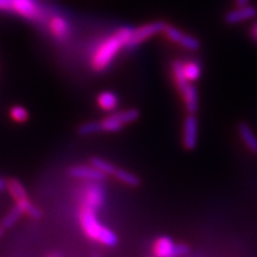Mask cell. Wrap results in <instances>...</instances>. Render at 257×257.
I'll return each instance as SVG.
<instances>
[{"mask_svg": "<svg viewBox=\"0 0 257 257\" xmlns=\"http://www.w3.org/2000/svg\"><path fill=\"white\" fill-rule=\"evenodd\" d=\"M48 29L50 35L57 41H64L69 36L70 27L67 19L61 16H53L48 21Z\"/></svg>", "mask_w": 257, "mask_h": 257, "instance_id": "cell-12", "label": "cell"}, {"mask_svg": "<svg viewBox=\"0 0 257 257\" xmlns=\"http://www.w3.org/2000/svg\"><path fill=\"white\" fill-rule=\"evenodd\" d=\"M163 34H165V36L168 38L169 41H172L173 43L175 44H179V46L184 47L185 49L195 51L200 48V42L198 41V38H195L194 36H191V35L185 34V32L179 30L178 28L173 27V25L166 24Z\"/></svg>", "mask_w": 257, "mask_h": 257, "instance_id": "cell-9", "label": "cell"}, {"mask_svg": "<svg viewBox=\"0 0 257 257\" xmlns=\"http://www.w3.org/2000/svg\"><path fill=\"white\" fill-rule=\"evenodd\" d=\"M189 252L187 244H176L170 237L161 236L153 244V253L155 257H181Z\"/></svg>", "mask_w": 257, "mask_h": 257, "instance_id": "cell-5", "label": "cell"}, {"mask_svg": "<svg viewBox=\"0 0 257 257\" xmlns=\"http://www.w3.org/2000/svg\"><path fill=\"white\" fill-rule=\"evenodd\" d=\"M3 233H4V227H3L2 225H0V238H2V237H3Z\"/></svg>", "mask_w": 257, "mask_h": 257, "instance_id": "cell-28", "label": "cell"}, {"mask_svg": "<svg viewBox=\"0 0 257 257\" xmlns=\"http://www.w3.org/2000/svg\"><path fill=\"white\" fill-rule=\"evenodd\" d=\"M252 35H253V37H255L256 41H257V24L252 29Z\"/></svg>", "mask_w": 257, "mask_h": 257, "instance_id": "cell-27", "label": "cell"}, {"mask_svg": "<svg viewBox=\"0 0 257 257\" xmlns=\"http://www.w3.org/2000/svg\"><path fill=\"white\" fill-rule=\"evenodd\" d=\"M237 130H238V135L244 146L248 148L252 154L257 155V137L252 131V128L246 123H240Z\"/></svg>", "mask_w": 257, "mask_h": 257, "instance_id": "cell-16", "label": "cell"}, {"mask_svg": "<svg viewBox=\"0 0 257 257\" xmlns=\"http://www.w3.org/2000/svg\"><path fill=\"white\" fill-rule=\"evenodd\" d=\"M91 165L94 166L99 172H101L105 176H113L118 167H115L110 161L102 159V157H92Z\"/></svg>", "mask_w": 257, "mask_h": 257, "instance_id": "cell-20", "label": "cell"}, {"mask_svg": "<svg viewBox=\"0 0 257 257\" xmlns=\"http://www.w3.org/2000/svg\"><path fill=\"white\" fill-rule=\"evenodd\" d=\"M182 72L189 82H195L201 76V66L197 61H182Z\"/></svg>", "mask_w": 257, "mask_h": 257, "instance_id": "cell-17", "label": "cell"}, {"mask_svg": "<svg viewBox=\"0 0 257 257\" xmlns=\"http://www.w3.org/2000/svg\"><path fill=\"white\" fill-rule=\"evenodd\" d=\"M98 212L99 211L94 208L79 204L78 221L81 231L92 242L99 243L105 246L117 245V234L99 220Z\"/></svg>", "mask_w": 257, "mask_h": 257, "instance_id": "cell-2", "label": "cell"}, {"mask_svg": "<svg viewBox=\"0 0 257 257\" xmlns=\"http://www.w3.org/2000/svg\"><path fill=\"white\" fill-rule=\"evenodd\" d=\"M48 257H61V256L59 255V253L54 252V253H50V255H49V256H48Z\"/></svg>", "mask_w": 257, "mask_h": 257, "instance_id": "cell-29", "label": "cell"}, {"mask_svg": "<svg viewBox=\"0 0 257 257\" xmlns=\"http://www.w3.org/2000/svg\"><path fill=\"white\" fill-rule=\"evenodd\" d=\"M257 14L256 9L253 6L244 5V6H237L236 10L233 11H230L229 14L225 16V21H226L227 24L234 25L243 23V22L250 21L255 17Z\"/></svg>", "mask_w": 257, "mask_h": 257, "instance_id": "cell-13", "label": "cell"}, {"mask_svg": "<svg viewBox=\"0 0 257 257\" xmlns=\"http://www.w3.org/2000/svg\"><path fill=\"white\" fill-rule=\"evenodd\" d=\"M22 216H24L23 212H22L19 208L14 205V207L10 210L8 213L5 214L4 218H3L2 220V226L4 227V230H8V229H11L12 226H15L16 224L18 223V220L21 219Z\"/></svg>", "mask_w": 257, "mask_h": 257, "instance_id": "cell-21", "label": "cell"}, {"mask_svg": "<svg viewBox=\"0 0 257 257\" xmlns=\"http://www.w3.org/2000/svg\"><path fill=\"white\" fill-rule=\"evenodd\" d=\"M9 12L31 22H40L44 17L43 10L35 0H11Z\"/></svg>", "mask_w": 257, "mask_h": 257, "instance_id": "cell-7", "label": "cell"}, {"mask_svg": "<svg viewBox=\"0 0 257 257\" xmlns=\"http://www.w3.org/2000/svg\"><path fill=\"white\" fill-rule=\"evenodd\" d=\"M9 114H10V118H11V120L17 124H24L27 123L29 119L28 110L21 105L12 106L11 110L9 112Z\"/></svg>", "mask_w": 257, "mask_h": 257, "instance_id": "cell-22", "label": "cell"}, {"mask_svg": "<svg viewBox=\"0 0 257 257\" xmlns=\"http://www.w3.org/2000/svg\"><path fill=\"white\" fill-rule=\"evenodd\" d=\"M11 0H0V12H9Z\"/></svg>", "mask_w": 257, "mask_h": 257, "instance_id": "cell-24", "label": "cell"}, {"mask_svg": "<svg viewBox=\"0 0 257 257\" xmlns=\"http://www.w3.org/2000/svg\"><path fill=\"white\" fill-rule=\"evenodd\" d=\"M131 35H133V29L124 27L113 32L108 37H106L105 40H102L95 47L91 60H89L91 68L96 73L105 72L111 66V63L113 62L118 54L124 48H127Z\"/></svg>", "mask_w": 257, "mask_h": 257, "instance_id": "cell-1", "label": "cell"}, {"mask_svg": "<svg viewBox=\"0 0 257 257\" xmlns=\"http://www.w3.org/2000/svg\"><path fill=\"white\" fill-rule=\"evenodd\" d=\"M5 185H6L5 180H3L2 178H0V191H3V189H5Z\"/></svg>", "mask_w": 257, "mask_h": 257, "instance_id": "cell-26", "label": "cell"}, {"mask_svg": "<svg viewBox=\"0 0 257 257\" xmlns=\"http://www.w3.org/2000/svg\"><path fill=\"white\" fill-rule=\"evenodd\" d=\"M172 75L173 81L175 83V87L180 92L188 85L189 81L186 79L184 72H182V61L175 60L172 64Z\"/></svg>", "mask_w": 257, "mask_h": 257, "instance_id": "cell-18", "label": "cell"}, {"mask_svg": "<svg viewBox=\"0 0 257 257\" xmlns=\"http://www.w3.org/2000/svg\"><path fill=\"white\" fill-rule=\"evenodd\" d=\"M165 28L166 23L157 21L133 29V35H131L130 42H128L127 44V49L137 48L138 46H141V44H143L144 42L149 41L150 38L155 37L160 34H163Z\"/></svg>", "mask_w": 257, "mask_h": 257, "instance_id": "cell-6", "label": "cell"}, {"mask_svg": "<svg viewBox=\"0 0 257 257\" xmlns=\"http://www.w3.org/2000/svg\"><path fill=\"white\" fill-rule=\"evenodd\" d=\"M93 257H99V256H96V255H94V256H93Z\"/></svg>", "mask_w": 257, "mask_h": 257, "instance_id": "cell-30", "label": "cell"}, {"mask_svg": "<svg viewBox=\"0 0 257 257\" xmlns=\"http://www.w3.org/2000/svg\"><path fill=\"white\" fill-rule=\"evenodd\" d=\"M5 189L8 191L10 197L14 199L15 205L19 210L23 212L24 216H28L32 219H40L42 217V212L29 197L27 189L24 185L17 179L6 180Z\"/></svg>", "mask_w": 257, "mask_h": 257, "instance_id": "cell-3", "label": "cell"}, {"mask_svg": "<svg viewBox=\"0 0 257 257\" xmlns=\"http://www.w3.org/2000/svg\"><path fill=\"white\" fill-rule=\"evenodd\" d=\"M78 133L80 136H91L100 133V126H99V121H88V123H83L78 127Z\"/></svg>", "mask_w": 257, "mask_h": 257, "instance_id": "cell-23", "label": "cell"}, {"mask_svg": "<svg viewBox=\"0 0 257 257\" xmlns=\"http://www.w3.org/2000/svg\"><path fill=\"white\" fill-rule=\"evenodd\" d=\"M96 105L104 112H113L119 106V99L115 93L111 91H104L96 96Z\"/></svg>", "mask_w": 257, "mask_h": 257, "instance_id": "cell-15", "label": "cell"}, {"mask_svg": "<svg viewBox=\"0 0 257 257\" xmlns=\"http://www.w3.org/2000/svg\"><path fill=\"white\" fill-rule=\"evenodd\" d=\"M249 0H236V4L237 6H244V5H248Z\"/></svg>", "mask_w": 257, "mask_h": 257, "instance_id": "cell-25", "label": "cell"}, {"mask_svg": "<svg viewBox=\"0 0 257 257\" xmlns=\"http://www.w3.org/2000/svg\"><path fill=\"white\" fill-rule=\"evenodd\" d=\"M140 118V111L136 108H126L121 111H113L107 117L99 120L100 133H118L127 125L133 124Z\"/></svg>", "mask_w": 257, "mask_h": 257, "instance_id": "cell-4", "label": "cell"}, {"mask_svg": "<svg viewBox=\"0 0 257 257\" xmlns=\"http://www.w3.org/2000/svg\"><path fill=\"white\" fill-rule=\"evenodd\" d=\"M68 175L86 182H101L106 176L92 165H75L69 167Z\"/></svg>", "mask_w": 257, "mask_h": 257, "instance_id": "cell-10", "label": "cell"}, {"mask_svg": "<svg viewBox=\"0 0 257 257\" xmlns=\"http://www.w3.org/2000/svg\"><path fill=\"white\" fill-rule=\"evenodd\" d=\"M181 94L182 101L185 104V108L187 111V113H197L199 108V95H198V89L192 85V82H189L185 88H182L179 92Z\"/></svg>", "mask_w": 257, "mask_h": 257, "instance_id": "cell-14", "label": "cell"}, {"mask_svg": "<svg viewBox=\"0 0 257 257\" xmlns=\"http://www.w3.org/2000/svg\"><path fill=\"white\" fill-rule=\"evenodd\" d=\"M100 182H87V185L83 186L80 192V201L79 204L86 205L94 210H101L105 204V191L101 187Z\"/></svg>", "mask_w": 257, "mask_h": 257, "instance_id": "cell-8", "label": "cell"}, {"mask_svg": "<svg viewBox=\"0 0 257 257\" xmlns=\"http://www.w3.org/2000/svg\"><path fill=\"white\" fill-rule=\"evenodd\" d=\"M182 144L187 150H193L198 144V119L193 113H188L184 120Z\"/></svg>", "mask_w": 257, "mask_h": 257, "instance_id": "cell-11", "label": "cell"}, {"mask_svg": "<svg viewBox=\"0 0 257 257\" xmlns=\"http://www.w3.org/2000/svg\"><path fill=\"white\" fill-rule=\"evenodd\" d=\"M113 178L117 179L120 184L128 186V187H137V186L141 185V179L136 174L128 172L126 169L117 168Z\"/></svg>", "mask_w": 257, "mask_h": 257, "instance_id": "cell-19", "label": "cell"}]
</instances>
